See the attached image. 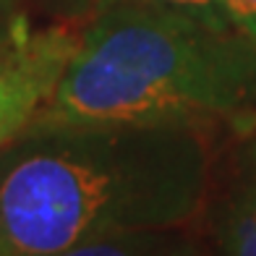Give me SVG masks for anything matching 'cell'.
I'll use <instances>...</instances> for the list:
<instances>
[{
	"label": "cell",
	"instance_id": "cell-2",
	"mask_svg": "<svg viewBox=\"0 0 256 256\" xmlns=\"http://www.w3.org/2000/svg\"><path fill=\"white\" fill-rule=\"evenodd\" d=\"M256 102V42L152 3L102 6L81 29L52 100L26 131L188 126Z\"/></svg>",
	"mask_w": 256,
	"mask_h": 256
},
{
	"label": "cell",
	"instance_id": "cell-1",
	"mask_svg": "<svg viewBox=\"0 0 256 256\" xmlns=\"http://www.w3.org/2000/svg\"><path fill=\"white\" fill-rule=\"evenodd\" d=\"M202 154L188 126H58L0 146V256L74 254L194 209Z\"/></svg>",
	"mask_w": 256,
	"mask_h": 256
},
{
	"label": "cell",
	"instance_id": "cell-4",
	"mask_svg": "<svg viewBox=\"0 0 256 256\" xmlns=\"http://www.w3.org/2000/svg\"><path fill=\"white\" fill-rule=\"evenodd\" d=\"M222 248L230 254L256 256V144L251 146L246 188L240 191L222 222Z\"/></svg>",
	"mask_w": 256,
	"mask_h": 256
},
{
	"label": "cell",
	"instance_id": "cell-7",
	"mask_svg": "<svg viewBox=\"0 0 256 256\" xmlns=\"http://www.w3.org/2000/svg\"><path fill=\"white\" fill-rule=\"evenodd\" d=\"M10 21V8H8V0H0V29Z\"/></svg>",
	"mask_w": 256,
	"mask_h": 256
},
{
	"label": "cell",
	"instance_id": "cell-5",
	"mask_svg": "<svg viewBox=\"0 0 256 256\" xmlns=\"http://www.w3.org/2000/svg\"><path fill=\"white\" fill-rule=\"evenodd\" d=\"M112 3H126V0H102V6H112ZM131 3H152V6H162V8L183 10V14H191L196 18L206 21V24H212V26L232 29L228 24V18L222 16L220 0H131Z\"/></svg>",
	"mask_w": 256,
	"mask_h": 256
},
{
	"label": "cell",
	"instance_id": "cell-3",
	"mask_svg": "<svg viewBox=\"0 0 256 256\" xmlns=\"http://www.w3.org/2000/svg\"><path fill=\"white\" fill-rule=\"evenodd\" d=\"M78 37L68 24L29 29L14 16L0 29V146L24 134L52 100Z\"/></svg>",
	"mask_w": 256,
	"mask_h": 256
},
{
	"label": "cell",
	"instance_id": "cell-6",
	"mask_svg": "<svg viewBox=\"0 0 256 256\" xmlns=\"http://www.w3.org/2000/svg\"><path fill=\"white\" fill-rule=\"evenodd\" d=\"M220 8L232 29L256 42V0H220Z\"/></svg>",
	"mask_w": 256,
	"mask_h": 256
}]
</instances>
